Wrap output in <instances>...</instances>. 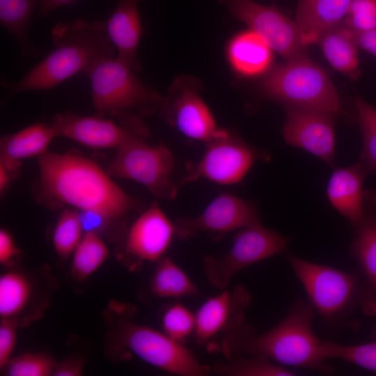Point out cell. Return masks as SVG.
I'll return each mask as SVG.
<instances>
[{"label":"cell","mask_w":376,"mask_h":376,"mask_svg":"<svg viewBox=\"0 0 376 376\" xmlns=\"http://www.w3.org/2000/svg\"><path fill=\"white\" fill-rule=\"evenodd\" d=\"M283 128L285 143L318 157L329 166L335 161L334 114L287 105Z\"/></svg>","instance_id":"obj_15"},{"label":"cell","mask_w":376,"mask_h":376,"mask_svg":"<svg viewBox=\"0 0 376 376\" xmlns=\"http://www.w3.org/2000/svg\"><path fill=\"white\" fill-rule=\"evenodd\" d=\"M162 325L163 332L171 339L182 343L196 327V316L187 307L180 303L169 306L164 311Z\"/></svg>","instance_id":"obj_33"},{"label":"cell","mask_w":376,"mask_h":376,"mask_svg":"<svg viewBox=\"0 0 376 376\" xmlns=\"http://www.w3.org/2000/svg\"><path fill=\"white\" fill-rule=\"evenodd\" d=\"M318 42L334 69L352 79L358 78V46L350 29L340 24L326 32Z\"/></svg>","instance_id":"obj_23"},{"label":"cell","mask_w":376,"mask_h":376,"mask_svg":"<svg viewBox=\"0 0 376 376\" xmlns=\"http://www.w3.org/2000/svg\"><path fill=\"white\" fill-rule=\"evenodd\" d=\"M322 350L327 359H340L376 373V340L351 345L322 341Z\"/></svg>","instance_id":"obj_32"},{"label":"cell","mask_w":376,"mask_h":376,"mask_svg":"<svg viewBox=\"0 0 376 376\" xmlns=\"http://www.w3.org/2000/svg\"><path fill=\"white\" fill-rule=\"evenodd\" d=\"M109 253L107 244L93 230H87L73 253L72 274L75 279L84 280L104 263Z\"/></svg>","instance_id":"obj_28"},{"label":"cell","mask_w":376,"mask_h":376,"mask_svg":"<svg viewBox=\"0 0 376 376\" xmlns=\"http://www.w3.org/2000/svg\"><path fill=\"white\" fill-rule=\"evenodd\" d=\"M17 320L13 318H1L0 368L4 369L11 359L17 338Z\"/></svg>","instance_id":"obj_36"},{"label":"cell","mask_w":376,"mask_h":376,"mask_svg":"<svg viewBox=\"0 0 376 376\" xmlns=\"http://www.w3.org/2000/svg\"><path fill=\"white\" fill-rule=\"evenodd\" d=\"M51 36L54 49L10 87L11 94L52 89L96 61L117 56L105 21L61 22Z\"/></svg>","instance_id":"obj_3"},{"label":"cell","mask_w":376,"mask_h":376,"mask_svg":"<svg viewBox=\"0 0 376 376\" xmlns=\"http://www.w3.org/2000/svg\"><path fill=\"white\" fill-rule=\"evenodd\" d=\"M263 86L267 95L288 105L333 114L343 112L329 76L308 57L275 67L266 76Z\"/></svg>","instance_id":"obj_5"},{"label":"cell","mask_w":376,"mask_h":376,"mask_svg":"<svg viewBox=\"0 0 376 376\" xmlns=\"http://www.w3.org/2000/svg\"><path fill=\"white\" fill-rule=\"evenodd\" d=\"M133 70L117 56L97 61L86 70L97 115L140 118L159 107L161 97Z\"/></svg>","instance_id":"obj_4"},{"label":"cell","mask_w":376,"mask_h":376,"mask_svg":"<svg viewBox=\"0 0 376 376\" xmlns=\"http://www.w3.org/2000/svg\"><path fill=\"white\" fill-rule=\"evenodd\" d=\"M350 253L357 260L364 279L361 281V308L376 315V191H365L363 213L354 226Z\"/></svg>","instance_id":"obj_17"},{"label":"cell","mask_w":376,"mask_h":376,"mask_svg":"<svg viewBox=\"0 0 376 376\" xmlns=\"http://www.w3.org/2000/svg\"><path fill=\"white\" fill-rule=\"evenodd\" d=\"M83 364L80 361L68 360L57 364L52 375L79 376L82 374Z\"/></svg>","instance_id":"obj_39"},{"label":"cell","mask_w":376,"mask_h":376,"mask_svg":"<svg viewBox=\"0 0 376 376\" xmlns=\"http://www.w3.org/2000/svg\"><path fill=\"white\" fill-rule=\"evenodd\" d=\"M251 296L242 285L205 300L195 313L194 336L200 345H209L212 340L244 324L245 310Z\"/></svg>","instance_id":"obj_16"},{"label":"cell","mask_w":376,"mask_h":376,"mask_svg":"<svg viewBox=\"0 0 376 376\" xmlns=\"http://www.w3.org/2000/svg\"><path fill=\"white\" fill-rule=\"evenodd\" d=\"M83 221L77 212L65 210L61 213L53 233V244L58 255L66 258L74 253L83 237Z\"/></svg>","instance_id":"obj_31"},{"label":"cell","mask_w":376,"mask_h":376,"mask_svg":"<svg viewBox=\"0 0 376 376\" xmlns=\"http://www.w3.org/2000/svg\"><path fill=\"white\" fill-rule=\"evenodd\" d=\"M56 136L52 125L37 123L1 139V157L20 161L45 153Z\"/></svg>","instance_id":"obj_24"},{"label":"cell","mask_w":376,"mask_h":376,"mask_svg":"<svg viewBox=\"0 0 376 376\" xmlns=\"http://www.w3.org/2000/svg\"><path fill=\"white\" fill-rule=\"evenodd\" d=\"M366 175L364 168L358 162L354 165L335 170L327 185L329 202L354 226L361 221L363 213V182Z\"/></svg>","instance_id":"obj_21"},{"label":"cell","mask_w":376,"mask_h":376,"mask_svg":"<svg viewBox=\"0 0 376 376\" xmlns=\"http://www.w3.org/2000/svg\"><path fill=\"white\" fill-rule=\"evenodd\" d=\"M260 222L256 205L230 193H221L194 217H181L174 222L175 235L182 240L201 233L225 234Z\"/></svg>","instance_id":"obj_14"},{"label":"cell","mask_w":376,"mask_h":376,"mask_svg":"<svg viewBox=\"0 0 376 376\" xmlns=\"http://www.w3.org/2000/svg\"><path fill=\"white\" fill-rule=\"evenodd\" d=\"M352 0H299L295 23L305 46L318 42L345 18Z\"/></svg>","instance_id":"obj_20"},{"label":"cell","mask_w":376,"mask_h":376,"mask_svg":"<svg viewBox=\"0 0 376 376\" xmlns=\"http://www.w3.org/2000/svg\"><path fill=\"white\" fill-rule=\"evenodd\" d=\"M147 137L136 139L118 149L107 173L136 181L159 200H173L180 185L173 178V155L164 144L147 143Z\"/></svg>","instance_id":"obj_7"},{"label":"cell","mask_w":376,"mask_h":376,"mask_svg":"<svg viewBox=\"0 0 376 376\" xmlns=\"http://www.w3.org/2000/svg\"><path fill=\"white\" fill-rule=\"evenodd\" d=\"M18 252L10 233L5 229L0 230V263H8Z\"/></svg>","instance_id":"obj_37"},{"label":"cell","mask_w":376,"mask_h":376,"mask_svg":"<svg viewBox=\"0 0 376 376\" xmlns=\"http://www.w3.org/2000/svg\"><path fill=\"white\" fill-rule=\"evenodd\" d=\"M249 30L261 36L271 49L287 61L308 57L295 21L276 8L252 0H220Z\"/></svg>","instance_id":"obj_12"},{"label":"cell","mask_w":376,"mask_h":376,"mask_svg":"<svg viewBox=\"0 0 376 376\" xmlns=\"http://www.w3.org/2000/svg\"><path fill=\"white\" fill-rule=\"evenodd\" d=\"M272 49L258 33L249 30L239 33L230 42L227 55L239 74L253 77L265 72L272 60Z\"/></svg>","instance_id":"obj_22"},{"label":"cell","mask_w":376,"mask_h":376,"mask_svg":"<svg viewBox=\"0 0 376 376\" xmlns=\"http://www.w3.org/2000/svg\"><path fill=\"white\" fill-rule=\"evenodd\" d=\"M353 33L358 47L376 56V28Z\"/></svg>","instance_id":"obj_38"},{"label":"cell","mask_w":376,"mask_h":376,"mask_svg":"<svg viewBox=\"0 0 376 376\" xmlns=\"http://www.w3.org/2000/svg\"><path fill=\"white\" fill-rule=\"evenodd\" d=\"M122 344L145 362L166 373L181 376H206L211 367L200 362L182 343L164 332L132 322L120 331Z\"/></svg>","instance_id":"obj_9"},{"label":"cell","mask_w":376,"mask_h":376,"mask_svg":"<svg viewBox=\"0 0 376 376\" xmlns=\"http://www.w3.org/2000/svg\"><path fill=\"white\" fill-rule=\"evenodd\" d=\"M245 357L234 355L224 362L216 363L212 372L225 376H292L295 373L272 362L269 358L259 354Z\"/></svg>","instance_id":"obj_27"},{"label":"cell","mask_w":376,"mask_h":376,"mask_svg":"<svg viewBox=\"0 0 376 376\" xmlns=\"http://www.w3.org/2000/svg\"><path fill=\"white\" fill-rule=\"evenodd\" d=\"M355 106L363 140L359 162L368 175L376 173V108L359 97Z\"/></svg>","instance_id":"obj_30"},{"label":"cell","mask_w":376,"mask_h":376,"mask_svg":"<svg viewBox=\"0 0 376 376\" xmlns=\"http://www.w3.org/2000/svg\"><path fill=\"white\" fill-rule=\"evenodd\" d=\"M313 318L312 306L299 300L282 321L265 332L258 334L244 323L223 336L219 347L226 358L259 354L275 363L330 375L334 369L325 362L322 341L313 329Z\"/></svg>","instance_id":"obj_2"},{"label":"cell","mask_w":376,"mask_h":376,"mask_svg":"<svg viewBox=\"0 0 376 376\" xmlns=\"http://www.w3.org/2000/svg\"><path fill=\"white\" fill-rule=\"evenodd\" d=\"M57 363L49 356L41 353H26L11 358L4 369L9 376H49Z\"/></svg>","instance_id":"obj_34"},{"label":"cell","mask_w":376,"mask_h":376,"mask_svg":"<svg viewBox=\"0 0 376 376\" xmlns=\"http://www.w3.org/2000/svg\"><path fill=\"white\" fill-rule=\"evenodd\" d=\"M343 24L355 32L376 28V0H352Z\"/></svg>","instance_id":"obj_35"},{"label":"cell","mask_w":376,"mask_h":376,"mask_svg":"<svg viewBox=\"0 0 376 376\" xmlns=\"http://www.w3.org/2000/svg\"><path fill=\"white\" fill-rule=\"evenodd\" d=\"M40 194L54 203L118 219L136 206L134 200L92 160L77 154L45 152L39 156Z\"/></svg>","instance_id":"obj_1"},{"label":"cell","mask_w":376,"mask_h":376,"mask_svg":"<svg viewBox=\"0 0 376 376\" xmlns=\"http://www.w3.org/2000/svg\"><path fill=\"white\" fill-rule=\"evenodd\" d=\"M161 115L167 123L187 137L206 143L223 135L210 109L190 80H177L161 101Z\"/></svg>","instance_id":"obj_13"},{"label":"cell","mask_w":376,"mask_h":376,"mask_svg":"<svg viewBox=\"0 0 376 376\" xmlns=\"http://www.w3.org/2000/svg\"><path fill=\"white\" fill-rule=\"evenodd\" d=\"M174 235V222L153 203L132 224L127 233L126 248L140 260L157 262L165 256Z\"/></svg>","instance_id":"obj_18"},{"label":"cell","mask_w":376,"mask_h":376,"mask_svg":"<svg viewBox=\"0 0 376 376\" xmlns=\"http://www.w3.org/2000/svg\"><path fill=\"white\" fill-rule=\"evenodd\" d=\"M140 0H119L105 21L107 32L113 45L117 57L134 70H140L138 45L141 37V20L138 9Z\"/></svg>","instance_id":"obj_19"},{"label":"cell","mask_w":376,"mask_h":376,"mask_svg":"<svg viewBox=\"0 0 376 376\" xmlns=\"http://www.w3.org/2000/svg\"><path fill=\"white\" fill-rule=\"evenodd\" d=\"M119 120L120 124H117L100 115L84 116L67 111L56 114L51 125L56 136H63L95 149L118 150L136 139L148 136L139 118Z\"/></svg>","instance_id":"obj_11"},{"label":"cell","mask_w":376,"mask_h":376,"mask_svg":"<svg viewBox=\"0 0 376 376\" xmlns=\"http://www.w3.org/2000/svg\"><path fill=\"white\" fill-rule=\"evenodd\" d=\"M39 3L40 0H0L1 25L26 58L39 54L28 33L32 15Z\"/></svg>","instance_id":"obj_25"},{"label":"cell","mask_w":376,"mask_h":376,"mask_svg":"<svg viewBox=\"0 0 376 376\" xmlns=\"http://www.w3.org/2000/svg\"><path fill=\"white\" fill-rule=\"evenodd\" d=\"M290 240V236L265 227L260 221L249 225L235 235L226 253L204 258V274L212 285L224 289L242 269L287 251Z\"/></svg>","instance_id":"obj_8"},{"label":"cell","mask_w":376,"mask_h":376,"mask_svg":"<svg viewBox=\"0 0 376 376\" xmlns=\"http://www.w3.org/2000/svg\"><path fill=\"white\" fill-rule=\"evenodd\" d=\"M77 0H40L38 13L46 15L51 12L65 6H71Z\"/></svg>","instance_id":"obj_40"},{"label":"cell","mask_w":376,"mask_h":376,"mask_svg":"<svg viewBox=\"0 0 376 376\" xmlns=\"http://www.w3.org/2000/svg\"><path fill=\"white\" fill-rule=\"evenodd\" d=\"M263 152L233 134L226 132L207 143L199 162L188 166L180 185L204 179L219 185H233L243 180Z\"/></svg>","instance_id":"obj_10"},{"label":"cell","mask_w":376,"mask_h":376,"mask_svg":"<svg viewBox=\"0 0 376 376\" xmlns=\"http://www.w3.org/2000/svg\"><path fill=\"white\" fill-rule=\"evenodd\" d=\"M12 175L1 164H0V190L2 192L10 182Z\"/></svg>","instance_id":"obj_41"},{"label":"cell","mask_w":376,"mask_h":376,"mask_svg":"<svg viewBox=\"0 0 376 376\" xmlns=\"http://www.w3.org/2000/svg\"><path fill=\"white\" fill-rule=\"evenodd\" d=\"M29 279L17 272H8L0 277V316L13 318L26 306L31 295Z\"/></svg>","instance_id":"obj_29"},{"label":"cell","mask_w":376,"mask_h":376,"mask_svg":"<svg viewBox=\"0 0 376 376\" xmlns=\"http://www.w3.org/2000/svg\"><path fill=\"white\" fill-rule=\"evenodd\" d=\"M150 289L155 296L160 298L191 297L198 291L185 272L167 256L157 262Z\"/></svg>","instance_id":"obj_26"},{"label":"cell","mask_w":376,"mask_h":376,"mask_svg":"<svg viewBox=\"0 0 376 376\" xmlns=\"http://www.w3.org/2000/svg\"><path fill=\"white\" fill-rule=\"evenodd\" d=\"M288 263L304 286L314 310L327 320L341 318L361 306V280L356 274L288 254Z\"/></svg>","instance_id":"obj_6"}]
</instances>
